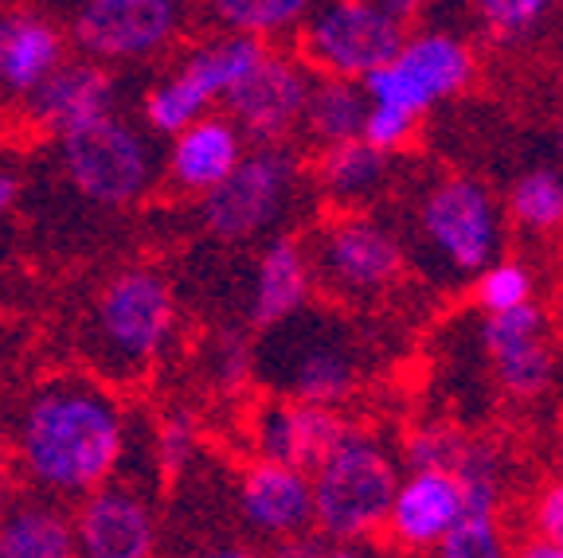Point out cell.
I'll use <instances>...</instances> for the list:
<instances>
[{
    "label": "cell",
    "mask_w": 563,
    "mask_h": 558,
    "mask_svg": "<svg viewBox=\"0 0 563 558\" xmlns=\"http://www.w3.org/2000/svg\"><path fill=\"white\" fill-rule=\"evenodd\" d=\"M9 454H12V426H9V418L0 414V469H4Z\"/></svg>",
    "instance_id": "7bdbcfd3"
},
{
    "label": "cell",
    "mask_w": 563,
    "mask_h": 558,
    "mask_svg": "<svg viewBox=\"0 0 563 558\" xmlns=\"http://www.w3.org/2000/svg\"><path fill=\"white\" fill-rule=\"evenodd\" d=\"M477 341L493 367V379L509 399L532 402L555 379V348L548 336V316L537 301L509 313H482Z\"/></svg>",
    "instance_id": "4fadbf2b"
},
{
    "label": "cell",
    "mask_w": 563,
    "mask_h": 558,
    "mask_svg": "<svg viewBox=\"0 0 563 558\" xmlns=\"http://www.w3.org/2000/svg\"><path fill=\"white\" fill-rule=\"evenodd\" d=\"M301 55L313 75L356 79L384 67L404 47L407 27L376 0H321L301 20Z\"/></svg>",
    "instance_id": "ba28073f"
},
{
    "label": "cell",
    "mask_w": 563,
    "mask_h": 558,
    "mask_svg": "<svg viewBox=\"0 0 563 558\" xmlns=\"http://www.w3.org/2000/svg\"><path fill=\"white\" fill-rule=\"evenodd\" d=\"M309 9L313 0H208L216 24L239 35H258V40L294 32L309 16Z\"/></svg>",
    "instance_id": "4316f807"
},
{
    "label": "cell",
    "mask_w": 563,
    "mask_h": 558,
    "mask_svg": "<svg viewBox=\"0 0 563 558\" xmlns=\"http://www.w3.org/2000/svg\"><path fill=\"white\" fill-rule=\"evenodd\" d=\"M0 558H75V527L55 500H20L0 515Z\"/></svg>",
    "instance_id": "603a6c76"
},
{
    "label": "cell",
    "mask_w": 563,
    "mask_h": 558,
    "mask_svg": "<svg viewBox=\"0 0 563 558\" xmlns=\"http://www.w3.org/2000/svg\"><path fill=\"white\" fill-rule=\"evenodd\" d=\"M379 9L384 12H391V16L399 20V24H411L415 16H422V9H427V4H431V0H376Z\"/></svg>",
    "instance_id": "f35d334b"
},
{
    "label": "cell",
    "mask_w": 563,
    "mask_h": 558,
    "mask_svg": "<svg viewBox=\"0 0 563 558\" xmlns=\"http://www.w3.org/2000/svg\"><path fill=\"white\" fill-rule=\"evenodd\" d=\"M387 180H391V153H379L361 137L325 145L317 157V183L341 211H361L384 192Z\"/></svg>",
    "instance_id": "7402d4cb"
},
{
    "label": "cell",
    "mask_w": 563,
    "mask_h": 558,
    "mask_svg": "<svg viewBox=\"0 0 563 558\" xmlns=\"http://www.w3.org/2000/svg\"><path fill=\"white\" fill-rule=\"evenodd\" d=\"M415 231L422 250L454 278H474L493 258H501L505 246L501 208L474 176L434 180L415 208Z\"/></svg>",
    "instance_id": "8992f818"
},
{
    "label": "cell",
    "mask_w": 563,
    "mask_h": 558,
    "mask_svg": "<svg viewBox=\"0 0 563 558\" xmlns=\"http://www.w3.org/2000/svg\"><path fill=\"white\" fill-rule=\"evenodd\" d=\"M317 558H376V555L364 550V543H329V547H321Z\"/></svg>",
    "instance_id": "60d3db41"
},
{
    "label": "cell",
    "mask_w": 563,
    "mask_h": 558,
    "mask_svg": "<svg viewBox=\"0 0 563 558\" xmlns=\"http://www.w3.org/2000/svg\"><path fill=\"white\" fill-rule=\"evenodd\" d=\"M509 558H563V543H552V539H540V535H532L528 543H520L517 555Z\"/></svg>",
    "instance_id": "ab89813d"
},
{
    "label": "cell",
    "mask_w": 563,
    "mask_h": 558,
    "mask_svg": "<svg viewBox=\"0 0 563 558\" xmlns=\"http://www.w3.org/2000/svg\"><path fill=\"white\" fill-rule=\"evenodd\" d=\"M309 274L325 293L368 305L391 286H399L407 250L391 227L364 211H336L306 243Z\"/></svg>",
    "instance_id": "5b68a950"
},
{
    "label": "cell",
    "mask_w": 563,
    "mask_h": 558,
    "mask_svg": "<svg viewBox=\"0 0 563 558\" xmlns=\"http://www.w3.org/2000/svg\"><path fill=\"white\" fill-rule=\"evenodd\" d=\"M552 148H555V157H560V165H563V114L555 118V130H552Z\"/></svg>",
    "instance_id": "ee69618b"
},
{
    "label": "cell",
    "mask_w": 563,
    "mask_h": 558,
    "mask_svg": "<svg viewBox=\"0 0 563 558\" xmlns=\"http://www.w3.org/2000/svg\"><path fill=\"white\" fill-rule=\"evenodd\" d=\"M470 434L454 422H422L407 434L404 442V465L407 469H442L454 472L457 457L466 449Z\"/></svg>",
    "instance_id": "4dcf8cb0"
},
{
    "label": "cell",
    "mask_w": 563,
    "mask_h": 558,
    "mask_svg": "<svg viewBox=\"0 0 563 558\" xmlns=\"http://www.w3.org/2000/svg\"><path fill=\"white\" fill-rule=\"evenodd\" d=\"M239 512L263 539H286L313 527V484L309 472L278 461H251L239 477Z\"/></svg>",
    "instance_id": "ac0fdd59"
},
{
    "label": "cell",
    "mask_w": 563,
    "mask_h": 558,
    "mask_svg": "<svg viewBox=\"0 0 563 558\" xmlns=\"http://www.w3.org/2000/svg\"><path fill=\"white\" fill-rule=\"evenodd\" d=\"M255 376V348L243 332H223L220 341L211 344V379L223 387V391H239L246 379Z\"/></svg>",
    "instance_id": "d6a6232c"
},
{
    "label": "cell",
    "mask_w": 563,
    "mask_h": 558,
    "mask_svg": "<svg viewBox=\"0 0 563 558\" xmlns=\"http://www.w3.org/2000/svg\"><path fill=\"white\" fill-rule=\"evenodd\" d=\"M82 4H106V0H82Z\"/></svg>",
    "instance_id": "bcb514c9"
},
{
    "label": "cell",
    "mask_w": 563,
    "mask_h": 558,
    "mask_svg": "<svg viewBox=\"0 0 563 558\" xmlns=\"http://www.w3.org/2000/svg\"><path fill=\"white\" fill-rule=\"evenodd\" d=\"M434 558H509V543L501 532V512L493 507H466L462 520L442 535L431 550Z\"/></svg>",
    "instance_id": "f1b7e54d"
},
{
    "label": "cell",
    "mask_w": 563,
    "mask_h": 558,
    "mask_svg": "<svg viewBox=\"0 0 563 558\" xmlns=\"http://www.w3.org/2000/svg\"><path fill=\"white\" fill-rule=\"evenodd\" d=\"M298 165L278 145L243 153L235 168L211 192L200 196V223L220 243H246L271 231L294 203Z\"/></svg>",
    "instance_id": "30bf717a"
},
{
    "label": "cell",
    "mask_w": 563,
    "mask_h": 558,
    "mask_svg": "<svg viewBox=\"0 0 563 558\" xmlns=\"http://www.w3.org/2000/svg\"><path fill=\"white\" fill-rule=\"evenodd\" d=\"M415 125H419V118L404 114V110H396V105H376V102H368V114H364L361 141H368L372 148H379V153H391V157H396L399 148L411 145Z\"/></svg>",
    "instance_id": "836d02e7"
},
{
    "label": "cell",
    "mask_w": 563,
    "mask_h": 558,
    "mask_svg": "<svg viewBox=\"0 0 563 558\" xmlns=\"http://www.w3.org/2000/svg\"><path fill=\"white\" fill-rule=\"evenodd\" d=\"M114 98H118V82L98 59H90V55L75 63L63 59L24 98V114L35 130L59 133L63 137L67 130H79V125L95 122V118L114 114Z\"/></svg>",
    "instance_id": "e0dca14e"
},
{
    "label": "cell",
    "mask_w": 563,
    "mask_h": 558,
    "mask_svg": "<svg viewBox=\"0 0 563 558\" xmlns=\"http://www.w3.org/2000/svg\"><path fill=\"white\" fill-rule=\"evenodd\" d=\"M399 477L404 465L384 437L349 422L341 442L309 472L317 535L329 543H368L376 532H384Z\"/></svg>",
    "instance_id": "7a4b0ae2"
},
{
    "label": "cell",
    "mask_w": 563,
    "mask_h": 558,
    "mask_svg": "<svg viewBox=\"0 0 563 558\" xmlns=\"http://www.w3.org/2000/svg\"><path fill=\"white\" fill-rule=\"evenodd\" d=\"M555 449H560V461H563V422H560V437H555Z\"/></svg>",
    "instance_id": "f6af8a7d"
},
{
    "label": "cell",
    "mask_w": 563,
    "mask_h": 558,
    "mask_svg": "<svg viewBox=\"0 0 563 558\" xmlns=\"http://www.w3.org/2000/svg\"><path fill=\"white\" fill-rule=\"evenodd\" d=\"M309 289H313V274H309L306 243H298L294 235H274L258 254L246 316L258 332L274 328L306 309Z\"/></svg>",
    "instance_id": "ffe728a7"
},
{
    "label": "cell",
    "mask_w": 563,
    "mask_h": 558,
    "mask_svg": "<svg viewBox=\"0 0 563 558\" xmlns=\"http://www.w3.org/2000/svg\"><path fill=\"white\" fill-rule=\"evenodd\" d=\"M313 70L286 52H266L243 82L228 94V118L255 145H282L301 130Z\"/></svg>",
    "instance_id": "7c38bea8"
},
{
    "label": "cell",
    "mask_w": 563,
    "mask_h": 558,
    "mask_svg": "<svg viewBox=\"0 0 563 558\" xmlns=\"http://www.w3.org/2000/svg\"><path fill=\"white\" fill-rule=\"evenodd\" d=\"M153 449H157L161 472L188 469V461L196 457V422L180 411L165 414V422L157 426V437H153Z\"/></svg>",
    "instance_id": "e575fe53"
},
{
    "label": "cell",
    "mask_w": 563,
    "mask_h": 558,
    "mask_svg": "<svg viewBox=\"0 0 563 558\" xmlns=\"http://www.w3.org/2000/svg\"><path fill=\"white\" fill-rule=\"evenodd\" d=\"M271 348L255 351V376H266L282 399L341 406L361 383V356L352 348L349 332L317 316L294 313L274 324Z\"/></svg>",
    "instance_id": "277c9868"
},
{
    "label": "cell",
    "mask_w": 563,
    "mask_h": 558,
    "mask_svg": "<svg viewBox=\"0 0 563 558\" xmlns=\"http://www.w3.org/2000/svg\"><path fill=\"white\" fill-rule=\"evenodd\" d=\"M537 278L517 258H493L485 270L474 274V301L482 313H509L532 301Z\"/></svg>",
    "instance_id": "f546056e"
},
{
    "label": "cell",
    "mask_w": 563,
    "mask_h": 558,
    "mask_svg": "<svg viewBox=\"0 0 563 558\" xmlns=\"http://www.w3.org/2000/svg\"><path fill=\"white\" fill-rule=\"evenodd\" d=\"M246 137L228 114H203L173 137L168 148V180L180 192H211L231 168L243 160Z\"/></svg>",
    "instance_id": "d6986e66"
},
{
    "label": "cell",
    "mask_w": 563,
    "mask_h": 558,
    "mask_svg": "<svg viewBox=\"0 0 563 558\" xmlns=\"http://www.w3.org/2000/svg\"><path fill=\"white\" fill-rule=\"evenodd\" d=\"M466 512V496L457 484L454 472L442 469H407L396 484V496L387 507L384 532L399 550H434L442 535L462 520Z\"/></svg>",
    "instance_id": "2e32d148"
},
{
    "label": "cell",
    "mask_w": 563,
    "mask_h": 558,
    "mask_svg": "<svg viewBox=\"0 0 563 558\" xmlns=\"http://www.w3.org/2000/svg\"><path fill=\"white\" fill-rule=\"evenodd\" d=\"M20 472L47 496H87L125 457V414L90 379H52L27 394L12 426Z\"/></svg>",
    "instance_id": "6da1fadb"
},
{
    "label": "cell",
    "mask_w": 563,
    "mask_h": 558,
    "mask_svg": "<svg viewBox=\"0 0 563 558\" xmlns=\"http://www.w3.org/2000/svg\"><path fill=\"white\" fill-rule=\"evenodd\" d=\"M59 160L70 188L98 208H130L157 176L150 141L118 114H102L63 133Z\"/></svg>",
    "instance_id": "52a82bcc"
},
{
    "label": "cell",
    "mask_w": 563,
    "mask_h": 558,
    "mask_svg": "<svg viewBox=\"0 0 563 558\" xmlns=\"http://www.w3.org/2000/svg\"><path fill=\"white\" fill-rule=\"evenodd\" d=\"M185 558H263L258 550L243 547V543H216V547H196Z\"/></svg>",
    "instance_id": "74e56055"
},
{
    "label": "cell",
    "mask_w": 563,
    "mask_h": 558,
    "mask_svg": "<svg viewBox=\"0 0 563 558\" xmlns=\"http://www.w3.org/2000/svg\"><path fill=\"white\" fill-rule=\"evenodd\" d=\"M266 52H271V44L258 40V35L228 32V35H220V40H211V44L188 52V59L180 63V70L192 75V82L211 98V102H220V98H228L231 90L263 63Z\"/></svg>",
    "instance_id": "d4e9b609"
},
{
    "label": "cell",
    "mask_w": 563,
    "mask_h": 558,
    "mask_svg": "<svg viewBox=\"0 0 563 558\" xmlns=\"http://www.w3.org/2000/svg\"><path fill=\"white\" fill-rule=\"evenodd\" d=\"M474 52L466 40H457L454 32L442 27H427L404 40L384 67L364 75L361 87L368 102L376 105H396L404 114L422 118L446 98H457L474 82Z\"/></svg>",
    "instance_id": "9c48e42d"
},
{
    "label": "cell",
    "mask_w": 563,
    "mask_h": 558,
    "mask_svg": "<svg viewBox=\"0 0 563 558\" xmlns=\"http://www.w3.org/2000/svg\"><path fill=\"white\" fill-rule=\"evenodd\" d=\"M317 555H321V539H313L309 532L274 539V550H271V558H317Z\"/></svg>",
    "instance_id": "8d00e7d4"
},
{
    "label": "cell",
    "mask_w": 563,
    "mask_h": 558,
    "mask_svg": "<svg viewBox=\"0 0 563 558\" xmlns=\"http://www.w3.org/2000/svg\"><path fill=\"white\" fill-rule=\"evenodd\" d=\"M180 24H185L180 0H106V4H82L70 20V35L90 59L122 63L165 52Z\"/></svg>",
    "instance_id": "8fae6325"
},
{
    "label": "cell",
    "mask_w": 563,
    "mask_h": 558,
    "mask_svg": "<svg viewBox=\"0 0 563 558\" xmlns=\"http://www.w3.org/2000/svg\"><path fill=\"white\" fill-rule=\"evenodd\" d=\"M141 110H145V122H150L153 133H161V137H176V133L185 130V125H192L196 118L208 114L211 98L203 94L200 87H196L188 70L176 67L168 79L153 82Z\"/></svg>",
    "instance_id": "83f0119b"
},
{
    "label": "cell",
    "mask_w": 563,
    "mask_h": 558,
    "mask_svg": "<svg viewBox=\"0 0 563 558\" xmlns=\"http://www.w3.org/2000/svg\"><path fill=\"white\" fill-rule=\"evenodd\" d=\"M364 114H368V94L356 79H336V75H313L301 110V130L317 145H341V141L361 137Z\"/></svg>",
    "instance_id": "cb8c5ba5"
},
{
    "label": "cell",
    "mask_w": 563,
    "mask_h": 558,
    "mask_svg": "<svg viewBox=\"0 0 563 558\" xmlns=\"http://www.w3.org/2000/svg\"><path fill=\"white\" fill-rule=\"evenodd\" d=\"M509 215L528 235H552L563 227V172L552 165L528 168L509 188Z\"/></svg>",
    "instance_id": "484cf974"
},
{
    "label": "cell",
    "mask_w": 563,
    "mask_h": 558,
    "mask_svg": "<svg viewBox=\"0 0 563 558\" xmlns=\"http://www.w3.org/2000/svg\"><path fill=\"white\" fill-rule=\"evenodd\" d=\"M75 527V558H157V520L150 500L130 484L106 480L82 496Z\"/></svg>",
    "instance_id": "5bb4252c"
},
{
    "label": "cell",
    "mask_w": 563,
    "mask_h": 558,
    "mask_svg": "<svg viewBox=\"0 0 563 558\" xmlns=\"http://www.w3.org/2000/svg\"><path fill=\"white\" fill-rule=\"evenodd\" d=\"M16 200H20V180L12 172H0V215L9 208H16Z\"/></svg>",
    "instance_id": "b9f144b4"
},
{
    "label": "cell",
    "mask_w": 563,
    "mask_h": 558,
    "mask_svg": "<svg viewBox=\"0 0 563 558\" xmlns=\"http://www.w3.org/2000/svg\"><path fill=\"white\" fill-rule=\"evenodd\" d=\"M344 429H349V422L336 414V406L274 399L251 418V445H255V454L263 461L313 472L317 461L341 442Z\"/></svg>",
    "instance_id": "9a60e30c"
},
{
    "label": "cell",
    "mask_w": 563,
    "mask_h": 558,
    "mask_svg": "<svg viewBox=\"0 0 563 558\" xmlns=\"http://www.w3.org/2000/svg\"><path fill=\"white\" fill-rule=\"evenodd\" d=\"M528 524H532V535H540V539L563 543V477L540 484V492L532 496V507H528Z\"/></svg>",
    "instance_id": "d590c367"
},
{
    "label": "cell",
    "mask_w": 563,
    "mask_h": 558,
    "mask_svg": "<svg viewBox=\"0 0 563 558\" xmlns=\"http://www.w3.org/2000/svg\"><path fill=\"white\" fill-rule=\"evenodd\" d=\"M555 0H474L477 20L493 40H525L552 12Z\"/></svg>",
    "instance_id": "1f68e13d"
},
{
    "label": "cell",
    "mask_w": 563,
    "mask_h": 558,
    "mask_svg": "<svg viewBox=\"0 0 563 558\" xmlns=\"http://www.w3.org/2000/svg\"><path fill=\"white\" fill-rule=\"evenodd\" d=\"M63 63V32L35 12L0 16V98L24 102Z\"/></svg>",
    "instance_id": "44dd1931"
},
{
    "label": "cell",
    "mask_w": 563,
    "mask_h": 558,
    "mask_svg": "<svg viewBox=\"0 0 563 558\" xmlns=\"http://www.w3.org/2000/svg\"><path fill=\"white\" fill-rule=\"evenodd\" d=\"M176 293L165 274L130 266L98 289L90 305V348L110 376H137L165 356L176 332Z\"/></svg>",
    "instance_id": "3957f363"
}]
</instances>
